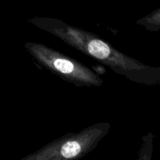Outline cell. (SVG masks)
Segmentation results:
<instances>
[{"label":"cell","instance_id":"6da1fadb","mask_svg":"<svg viewBox=\"0 0 160 160\" xmlns=\"http://www.w3.org/2000/svg\"><path fill=\"white\" fill-rule=\"evenodd\" d=\"M31 23L131 81L147 86L160 85V67L146 65L123 54L97 34L54 19H34Z\"/></svg>","mask_w":160,"mask_h":160},{"label":"cell","instance_id":"7a4b0ae2","mask_svg":"<svg viewBox=\"0 0 160 160\" xmlns=\"http://www.w3.org/2000/svg\"><path fill=\"white\" fill-rule=\"evenodd\" d=\"M111 123L100 122L78 132H70L20 160H79L93 151L106 137Z\"/></svg>","mask_w":160,"mask_h":160},{"label":"cell","instance_id":"3957f363","mask_svg":"<svg viewBox=\"0 0 160 160\" xmlns=\"http://www.w3.org/2000/svg\"><path fill=\"white\" fill-rule=\"evenodd\" d=\"M24 48L38 64L77 87H100L104 83L89 67L44 44L28 42Z\"/></svg>","mask_w":160,"mask_h":160},{"label":"cell","instance_id":"277c9868","mask_svg":"<svg viewBox=\"0 0 160 160\" xmlns=\"http://www.w3.org/2000/svg\"><path fill=\"white\" fill-rule=\"evenodd\" d=\"M154 138L155 135L152 132H148L142 138V144L137 160H152Z\"/></svg>","mask_w":160,"mask_h":160},{"label":"cell","instance_id":"5b68a950","mask_svg":"<svg viewBox=\"0 0 160 160\" xmlns=\"http://www.w3.org/2000/svg\"><path fill=\"white\" fill-rule=\"evenodd\" d=\"M138 23L145 27V29L149 31H159L160 30V9L138 20Z\"/></svg>","mask_w":160,"mask_h":160}]
</instances>
